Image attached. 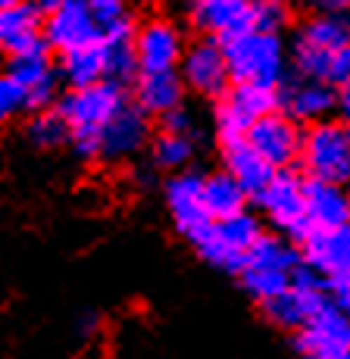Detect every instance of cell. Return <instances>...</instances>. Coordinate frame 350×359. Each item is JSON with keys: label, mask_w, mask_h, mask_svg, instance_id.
Segmentation results:
<instances>
[{"label": "cell", "mask_w": 350, "mask_h": 359, "mask_svg": "<svg viewBox=\"0 0 350 359\" xmlns=\"http://www.w3.org/2000/svg\"><path fill=\"white\" fill-rule=\"evenodd\" d=\"M160 128L163 131H178V135H197L194 131V119H191V113L184 107H178L175 113L163 116L160 119Z\"/></svg>", "instance_id": "obj_33"}, {"label": "cell", "mask_w": 350, "mask_h": 359, "mask_svg": "<svg viewBox=\"0 0 350 359\" xmlns=\"http://www.w3.org/2000/svg\"><path fill=\"white\" fill-rule=\"evenodd\" d=\"M307 175L322 182L344 184L350 178V126L347 122L322 119L304 131V150H300Z\"/></svg>", "instance_id": "obj_6"}, {"label": "cell", "mask_w": 350, "mask_h": 359, "mask_svg": "<svg viewBox=\"0 0 350 359\" xmlns=\"http://www.w3.org/2000/svg\"><path fill=\"white\" fill-rule=\"evenodd\" d=\"M184 88L182 72L178 69H166V72H141L135 79V103L144 109L147 116H163L175 113L178 107H184Z\"/></svg>", "instance_id": "obj_20"}, {"label": "cell", "mask_w": 350, "mask_h": 359, "mask_svg": "<svg viewBox=\"0 0 350 359\" xmlns=\"http://www.w3.org/2000/svg\"><path fill=\"white\" fill-rule=\"evenodd\" d=\"M300 266H304V257L288 241L263 234L247 250L241 269H238V278H241L247 294L257 297L260 303H266L294 285V275H297Z\"/></svg>", "instance_id": "obj_3"}, {"label": "cell", "mask_w": 350, "mask_h": 359, "mask_svg": "<svg viewBox=\"0 0 350 359\" xmlns=\"http://www.w3.org/2000/svg\"><path fill=\"white\" fill-rule=\"evenodd\" d=\"M347 200H350V191H347Z\"/></svg>", "instance_id": "obj_40"}, {"label": "cell", "mask_w": 350, "mask_h": 359, "mask_svg": "<svg viewBox=\"0 0 350 359\" xmlns=\"http://www.w3.org/2000/svg\"><path fill=\"white\" fill-rule=\"evenodd\" d=\"M51 47L41 44L35 50H25V53H16V57H10V63H6V72L16 75L19 81H22L25 88H29V97H32V113H38V109H51L53 103H60V85H63V79H60V66H53L51 60Z\"/></svg>", "instance_id": "obj_16"}, {"label": "cell", "mask_w": 350, "mask_h": 359, "mask_svg": "<svg viewBox=\"0 0 350 359\" xmlns=\"http://www.w3.org/2000/svg\"><path fill=\"white\" fill-rule=\"evenodd\" d=\"M97 325H100V319L94 313H85L79 319V331H81V334H91V331H97Z\"/></svg>", "instance_id": "obj_37"}, {"label": "cell", "mask_w": 350, "mask_h": 359, "mask_svg": "<svg viewBox=\"0 0 350 359\" xmlns=\"http://www.w3.org/2000/svg\"><path fill=\"white\" fill-rule=\"evenodd\" d=\"M91 13L97 19L100 32H119V29H135L132 25V0H88Z\"/></svg>", "instance_id": "obj_31"}, {"label": "cell", "mask_w": 350, "mask_h": 359, "mask_svg": "<svg viewBox=\"0 0 350 359\" xmlns=\"http://www.w3.org/2000/svg\"><path fill=\"white\" fill-rule=\"evenodd\" d=\"M338 113H341V122L350 126V81L338 88Z\"/></svg>", "instance_id": "obj_36"}, {"label": "cell", "mask_w": 350, "mask_h": 359, "mask_svg": "<svg viewBox=\"0 0 350 359\" xmlns=\"http://www.w3.org/2000/svg\"><path fill=\"white\" fill-rule=\"evenodd\" d=\"M138 29V25H135ZM135 29H119L107 32L104 38V66H107V81L116 85H132L141 75L138 50H135Z\"/></svg>", "instance_id": "obj_24"}, {"label": "cell", "mask_w": 350, "mask_h": 359, "mask_svg": "<svg viewBox=\"0 0 350 359\" xmlns=\"http://www.w3.org/2000/svg\"><path fill=\"white\" fill-rule=\"evenodd\" d=\"M278 88L266 85H235L216 103V137L219 144L241 141L257 119L276 113Z\"/></svg>", "instance_id": "obj_7"}, {"label": "cell", "mask_w": 350, "mask_h": 359, "mask_svg": "<svg viewBox=\"0 0 350 359\" xmlns=\"http://www.w3.org/2000/svg\"><path fill=\"white\" fill-rule=\"evenodd\" d=\"M247 141L263 160H269L276 169H288L291 163L300 160L304 150V131H300L297 119H291L288 113H269L263 119H257L247 131Z\"/></svg>", "instance_id": "obj_14"}, {"label": "cell", "mask_w": 350, "mask_h": 359, "mask_svg": "<svg viewBox=\"0 0 350 359\" xmlns=\"http://www.w3.org/2000/svg\"><path fill=\"white\" fill-rule=\"evenodd\" d=\"M41 44H44V16L32 0L0 10V53L16 57Z\"/></svg>", "instance_id": "obj_19"}, {"label": "cell", "mask_w": 350, "mask_h": 359, "mask_svg": "<svg viewBox=\"0 0 350 359\" xmlns=\"http://www.w3.org/2000/svg\"><path fill=\"white\" fill-rule=\"evenodd\" d=\"M328 81L332 85H347L350 81V44L347 47H341L338 53L332 57V69H328Z\"/></svg>", "instance_id": "obj_34"}, {"label": "cell", "mask_w": 350, "mask_h": 359, "mask_svg": "<svg viewBox=\"0 0 350 359\" xmlns=\"http://www.w3.org/2000/svg\"><path fill=\"white\" fill-rule=\"evenodd\" d=\"M332 57H335V53L322 50V47H313V44H307V41H294L291 63H294V69H297V75H304V79H322V81H328Z\"/></svg>", "instance_id": "obj_30"}, {"label": "cell", "mask_w": 350, "mask_h": 359, "mask_svg": "<svg viewBox=\"0 0 350 359\" xmlns=\"http://www.w3.org/2000/svg\"><path fill=\"white\" fill-rule=\"evenodd\" d=\"M16 4H25V0H0V10H4V6H16Z\"/></svg>", "instance_id": "obj_39"}, {"label": "cell", "mask_w": 350, "mask_h": 359, "mask_svg": "<svg viewBox=\"0 0 350 359\" xmlns=\"http://www.w3.org/2000/svg\"><path fill=\"white\" fill-rule=\"evenodd\" d=\"M278 107L297 122H322L328 119L332 109H338V94L332 91V81L304 79L297 75L294 81L278 88Z\"/></svg>", "instance_id": "obj_18"}, {"label": "cell", "mask_w": 350, "mask_h": 359, "mask_svg": "<svg viewBox=\"0 0 350 359\" xmlns=\"http://www.w3.org/2000/svg\"><path fill=\"white\" fill-rule=\"evenodd\" d=\"M260 238H263L260 219L244 210V212H238V216L216 219V222H213L191 247H194L197 257H201L203 262L238 275L247 250H250Z\"/></svg>", "instance_id": "obj_5"}, {"label": "cell", "mask_w": 350, "mask_h": 359, "mask_svg": "<svg viewBox=\"0 0 350 359\" xmlns=\"http://www.w3.org/2000/svg\"><path fill=\"white\" fill-rule=\"evenodd\" d=\"M222 169L231 172V175L241 182V188L253 200L263 194L266 184H269L272 178H276V172H278L269 160H263V156L250 147V141H247V137L222 144Z\"/></svg>", "instance_id": "obj_21"}, {"label": "cell", "mask_w": 350, "mask_h": 359, "mask_svg": "<svg viewBox=\"0 0 350 359\" xmlns=\"http://www.w3.org/2000/svg\"><path fill=\"white\" fill-rule=\"evenodd\" d=\"M344 359H350V353H347V356H344Z\"/></svg>", "instance_id": "obj_41"}, {"label": "cell", "mask_w": 350, "mask_h": 359, "mask_svg": "<svg viewBox=\"0 0 350 359\" xmlns=\"http://www.w3.org/2000/svg\"><path fill=\"white\" fill-rule=\"evenodd\" d=\"M253 16H257V29L278 32L291 16V0H253Z\"/></svg>", "instance_id": "obj_32"}, {"label": "cell", "mask_w": 350, "mask_h": 359, "mask_svg": "<svg viewBox=\"0 0 350 359\" xmlns=\"http://www.w3.org/2000/svg\"><path fill=\"white\" fill-rule=\"evenodd\" d=\"M150 144V116L128 100L100 131V163H126Z\"/></svg>", "instance_id": "obj_17"}, {"label": "cell", "mask_w": 350, "mask_h": 359, "mask_svg": "<svg viewBox=\"0 0 350 359\" xmlns=\"http://www.w3.org/2000/svg\"><path fill=\"white\" fill-rule=\"evenodd\" d=\"M163 197H166V210L173 219L175 231L182 234L188 244H194L203 231L210 229L216 219L210 216L207 200H203V175L194 169L173 172L163 184Z\"/></svg>", "instance_id": "obj_8"}, {"label": "cell", "mask_w": 350, "mask_h": 359, "mask_svg": "<svg viewBox=\"0 0 350 359\" xmlns=\"http://www.w3.org/2000/svg\"><path fill=\"white\" fill-rule=\"evenodd\" d=\"M188 16L201 38H216L222 44L257 29L253 0H191Z\"/></svg>", "instance_id": "obj_15"}, {"label": "cell", "mask_w": 350, "mask_h": 359, "mask_svg": "<svg viewBox=\"0 0 350 359\" xmlns=\"http://www.w3.org/2000/svg\"><path fill=\"white\" fill-rule=\"evenodd\" d=\"M32 4L41 10V16H51L53 10H60V4H63V0H32Z\"/></svg>", "instance_id": "obj_38"}, {"label": "cell", "mask_w": 350, "mask_h": 359, "mask_svg": "<svg viewBox=\"0 0 350 359\" xmlns=\"http://www.w3.org/2000/svg\"><path fill=\"white\" fill-rule=\"evenodd\" d=\"M182 81L188 91L201 94L207 100H219L231 88V69L229 57H225V44L216 38H201L188 44L182 57Z\"/></svg>", "instance_id": "obj_10"}, {"label": "cell", "mask_w": 350, "mask_h": 359, "mask_svg": "<svg viewBox=\"0 0 350 359\" xmlns=\"http://www.w3.org/2000/svg\"><path fill=\"white\" fill-rule=\"evenodd\" d=\"M25 113H32L29 88L4 69L0 72V126H10L13 119H19Z\"/></svg>", "instance_id": "obj_29"}, {"label": "cell", "mask_w": 350, "mask_h": 359, "mask_svg": "<svg viewBox=\"0 0 350 359\" xmlns=\"http://www.w3.org/2000/svg\"><path fill=\"white\" fill-rule=\"evenodd\" d=\"M135 50H138L141 72H166V69L182 66L188 44L173 19L154 16L135 29Z\"/></svg>", "instance_id": "obj_12"}, {"label": "cell", "mask_w": 350, "mask_h": 359, "mask_svg": "<svg viewBox=\"0 0 350 359\" xmlns=\"http://www.w3.org/2000/svg\"><path fill=\"white\" fill-rule=\"evenodd\" d=\"M25 137H29L38 150H57L72 141V128H69V122H66V116L60 113L57 107H51V109L32 113V119L25 122Z\"/></svg>", "instance_id": "obj_28"}, {"label": "cell", "mask_w": 350, "mask_h": 359, "mask_svg": "<svg viewBox=\"0 0 350 359\" xmlns=\"http://www.w3.org/2000/svg\"><path fill=\"white\" fill-rule=\"evenodd\" d=\"M128 103L126 85L116 81H97L91 88H75L60 97L57 109L66 116L72 128L69 147L79 160H100V131L109 126L116 113Z\"/></svg>", "instance_id": "obj_1"}, {"label": "cell", "mask_w": 350, "mask_h": 359, "mask_svg": "<svg viewBox=\"0 0 350 359\" xmlns=\"http://www.w3.org/2000/svg\"><path fill=\"white\" fill-rule=\"evenodd\" d=\"M304 10L322 13V16H344L350 13V0H297Z\"/></svg>", "instance_id": "obj_35"}, {"label": "cell", "mask_w": 350, "mask_h": 359, "mask_svg": "<svg viewBox=\"0 0 350 359\" xmlns=\"http://www.w3.org/2000/svg\"><path fill=\"white\" fill-rule=\"evenodd\" d=\"M297 41H307V44L322 47V50H328V53H338L341 47L350 44V19L313 13V16L300 25Z\"/></svg>", "instance_id": "obj_27"}, {"label": "cell", "mask_w": 350, "mask_h": 359, "mask_svg": "<svg viewBox=\"0 0 350 359\" xmlns=\"http://www.w3.org/2000/svg\"><path fill=\"white\" fill-rule=\"evenodd\" d=\"M60 79H63L66 91L91 88V85H97V81H104L107 79L104 41H94V44L75 47L69 53H60Z\"/></svg>", "instance_id": "obj_23"}, {"label": "cell", "mask_w": 350, "mask_h": 359, "mask_svg": "<svg viewBox=\"0 0 350 359\" xmlns=\"http://www.w3.org/2000/svg\"><path fill=\"white\" fill-rule=\"evenodd\" d=\"M304 259L328 285V294L350 313V222L338 229H313L304 238Z\"/></svg>", "instance_id": "obj_4"}, {"label": "cell", "mask_w": 350, "mask_h": 359, "mask_svg": "<svg viewBox=\"0 0 350 359\" xmlns=\"http://www.w3.org/2000/svg\"><path fill=\"white\" fill-rule=\"evenodd\" d=\"M257 203L278 231L291 234L297 241H304L313 231L310 216H307V182H300L294 172L278 169L276 178L257 197Z\"/></svg>", "instance_id": "obj_9"}, {"label": "cell", "mask_w": 350, "mask_h": 359, "mask_svg": "<svg viewBox=\"0 0 350 359\" xmlns=\"http://www.w3.org/2000/svg\"><path fill=\"white\" fill-rule=\"evenodd\" d=\"M104 38L88 0H63L60 10L44 16V44L53 53H69L75 47L94 44Z\"/></svg>", "instance_id": "obj_13"}, {"label": "cell", "mask_w": 350, "mask_h": 359, "mask_svg": "<svg viewBox=\"0 0 350 359\" xmlns=\"http://www.w3.org/2000/svg\"><path fill=\"white\" fill-rule=\"evenodd\" d=\"M203 200H207V210L213 219H229L247 210L250 194L241 188V182L231 172L222 169L213 172V175H203Z\"/></svg>", "instance_id": "obj_25"}, {"label": "cell", "mask_w": 350, "mask_h": 359, "mask_svg": "<svg viewBox=\"0 0 350 359\" xmlns=\"http://www.w3.org/2000/svg\"><path fill=\"white\" fill-rule=\"evenodd\" d=\"M297 350L304 359H344L350 353V313L328 297L297 331Z\"/></svg>", "instance_id": "obj_11"}, {"label": "cell", "mask_w": 350, "mask_h": 359, "mask_svg": "<svg viewBox=\"0 0 350 359\" xmlns=\"http://www.w3.org/2000/svg\"><path fill=\"white\" fill-rule=\"evenodd\" d=\"M225 57H229L235 85H266V88L285 85L288 53L278 32L250 29L238 34V38L225 41Z\"/></svg>", "instance_id": "obj_2"}, {"label": "cell", "mask_w": 350, "mask_h": 359, "mask_svg": "<svg viewBox=\"0 0 350 359\" xmlns=\"http://www.w3.org/2000/svg\"><path fill=\"white\" fill-rule=\"evenodd\" d=\"M307 216L313 229H338L350 222V200L338 182L307 178Z\"/></svg>", "instance_id": "obj_22"}, {"label": "cell", "mask_w": 350, "mask_h": 359, "mask_svg": "<svg viewBox=\"0 0 350 359\" xmlns=\"http://www.w3.org/2000/svg\"><path fill=\"white\" fill-rule=\"evenodd\" d=\"M197 154V135H178V131H163L150 141V160L163 172H184Z\"/></svg>", "instance_id": "obj_26"}]
</instances>
